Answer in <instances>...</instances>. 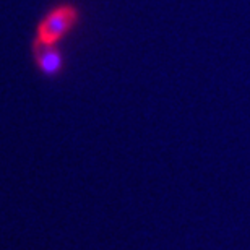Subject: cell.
I'll use <instances>...</instances> for the list:
<instances>
[{
    "mask_svg": "<svg viewBox=\"0 0 250 250\" xmlns=\"http://www.w3.org/2000/svg\"><path fill=\"white\" fill-rule=\"evenodd\" d=\"M78 13L72 5H61L51 10L38 26V39L49 44H57L75 26Z\"/></svg>",
    "mask_w": 250,
    "mask_h": 250,
    "instance_id": "1",
    "label": "cell"
},
{
    "mask_svg": "<svg viewBox=\"0 0 250 250\" xmlns=\"http://www.w3.org/2000/svg\"><path fill=\"white\" fill-rule=\"evenodd\" d=\"M33 56L39 70L44 75L56 77V75L61 73V70L63 67V59L61 51L57 49V44L44 42L36 38V41L33 44Z\"/></svg>",
    "mask_w": 250,
    "mask_h": 250,
    "instance_id": "2",
    "label": "cell"
}]
</instances>
